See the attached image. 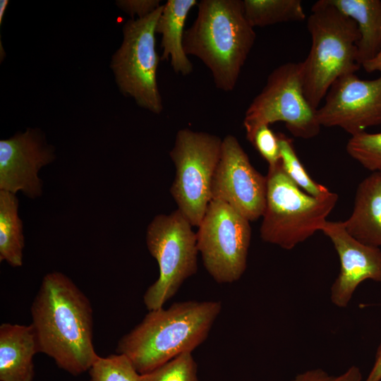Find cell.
<instances>
[{"label":"cell","mask_w":381,"mask_h":381,"mask_svg":"<svg viewBox=\"0 0 381 381\" xmlns=\"http://www.w3.org/2000/svg\"><path fill=\"white\" fill-rule=\"evenodd\" d=\"M266 194V176L253 167L237 138L226 135L212 179V200L226 202L251 222L262 216Z\"/></svg>","instance_id":"11"},{"label":"cell","mask_w":381,"mask_h":381,"mask_svg":"<svg viewBox=\"0 0 381 381\" xmlns=\"http://www.w3.org/2000/svg\"><path fill=\"white\" fill-rule=\"evenodd\" d=\"M40 353L73 375L89 371L99 356L93 344L90 300L66 274L44 276L30 308Z\"/></svg>","instance_id":"1"},{"label":"cell","mask_w":381,"mask_h":381,"mask_svg":"<svg viewBox=\"0 0 381 381\" xmlns=\"http://www.w3.org/2000/svg\"><path fill=\"white\" fill-rule=\"evenodd\" d=\"M277 135L281 166L290 179L311 195L318 196L328 191L327 188L318 183L309 176L296 153L292 140L282 133Z\"/></svg>","instance_id":"21"},{"label":"cell","mask_w":381,"mask_h":381,"mask_svg":"<svg viewBox=\"0 0 381 381\" xmlns=\"http://www.w3.org/2000/svg\"><path fill=\"white\" fill-rule=\"evenodd\" d=\"M266 179V204L260 228L263 241L291 250L321 231L338 201L336 193H307L285 174L280 162L268 167Z\"/></svg>","instance_id":"5"},{"label":"cell","mask_w":381,"mask_h":381,"mask_svg":"<svg viewBox=\"0 0 381 381\" xmlns=\"http://www.w3.org/2000/svg\"><path fill=\"white\" fill-rule=\"evenodd\" d=\"M54 159V150L37 130L0 140V190L23 192L35 198L42 195L40 169Z\"/></svg>","instance_id":"13"},{"label":"cell","mask_w":381,"mask_h":381,"mask_svg":"<svg viewBox=\"0 0 381 381\" xmlns=\"http://www.w3.org/2000/svg\"><path fill=\"white\" fill-rule=\"evenodd\" d=\"M221 309L217 301H188L149 310L120 339L116 353L126 356L140 375L150 372L200 346Z\"/></svg>","instance_id":"2"},{"label":"cell","mask_w":381,"mask_h":381,"mask_svg":"<svg viewBox=\"0 0 381 381\" xmlns=\"http://www.w3.org/2000/svg\"><path fill=\"white\" fill-rule=\"evenodd\" d=\"M321 231L332 243L340 260V271L331 286L332 303L346 307L358 286L366 279L381 284V250L351 236L343 222L326 221Z\"/></svg>","instance_id":"14"},{"label":"cell","mask_w":381,"mask_h":381,"mask_svg":"<svg viewBox=\"0 0 381 381\" xmlns=\"http://www.w3.org/2000/svg\"><path fill=\"white\" fill-rule=\"evenodd\" d=\"M255 38L242 0H201L196 18L185 30L183 48L188 56L198 58L210 70L217 88L230 92Z\"/></svg>","instance_id":"3"},{"label":"cell","mask_w":381,"mask_h":381,"mask_svg":"<svg viewBox=\"0 0 381 381\" xmlns=\"http://www.w3.org/2000/svg\"><path fill=\"white\" fill-rule=\"evenodd\" d=\"M339 11L357 24L360 39L357 43V61L373 59L381 50V1L329 0Z\"/></svg>","instance_id":"18"},{"label":"cell","mask_w":381,"mask_h":381,"mask_svg":"<svg viewBox=\"0 0 381 381\" xmlns=\"http://www.w3.org/2000/svg\"><path fill=\"white\" fill-rule=\"evenodd\" d=\"M381 173V172H380Z\"/></svg>","instance_id":"31"},{"label":"cell","mask_w":381,"mask_h":381,"mask_svg":"<svg viewBox=\"0 0 381 381\" xmlns=\"http://www.w3.org/2000/svg\"><path fill=\"white\" fill-rule=\"evenodd\" d=\"M197 0H168L162 5L156 33L162 35V60H170L173 71L186 76L193 71V64L183 48L184 26L190 10Z\"/></svg>","instance_id":"17"},{"label":"cell","mask_w":381,"mask_h":381,"mask_svg":"<svg viewBox=\"0 0 381 381\" xmlns=\"http://www.w3.org/2000/svg\"><path fill=\"white\" fill-rule=\"evenodd\" d=\"M361 66L368 73L378 71L381 73V50L373 59L365 62Z\"/></svg>","instance_id":"29"},{"label":"cell","mask_w":381,"mask_h":381,"mask_svg":"<svg viewBox=\"0 0 381 381\" xmlns=\"http://www.w3.org/2000/svg\"><path fill=\"white\" fill-rule=\"evenodd\" d=\"M343 222L347 232L356 240L381 247L380 172H373L359 183L351 214Z\"/></svg>","instance_id":"16"},{"label":"cell","mask_w":381,"mask_h":381,"mask_svg":"<svg viewBox=\"0 0 381 381\" xmlns=\"http://www.w3.org/2000/svg\"><path fill=\"white\" fill-rule=\"evenodd\" d=\"M116 4L131 17L137 15L138 18L145 17L161 6L159 0L117 1Z\"/></svg>","instance_id":"27"},{"label":"cell","mask_w":381,"mask_h":381,"mask_svg":"<svg viewBox=\"0 0 381 381\" xmlns=\"http://www.w3.org/2000/svg\"><path fill=\"white\" fill-rule=\"evenodd\" d=\"M162 5L145 17L125 23L123 42L111 62L121 93L157 114L164 109L157 81L159 59L155 47L156 25Z\"/></svg>","instance_id":"9"},{"label":"cell","mask_w":381,"mask_h":381,"mask_svg":"<svg viewBox=\"0 0 381 381\" xmlns=\"http://www.w3.org/2000/svg\"><path fill=\"white\" fill-rule=\"evenodd\" d=\"M248 140L268 163L269 167L274 166L280 162L278 135L269 125L259 126Z\"/></svg>","instance_id":"25"},{"label":"cell","mask_w":381,"mask_h":381,"mask_svg":"<svg viewBox=\"0 0 381 381\" xmlns=\"http://www.w3.org/2000/svg\"><path fill=\"white\" fill-rule=\"evenodd\" d=\"M8 0H1L0 1V25L2 23L6 8L8 4Z\"/></svg>","instance_id":"30"},{"label":"cell","mask_w":381,"mask_h":381,"mask_svg":"<svg viewBox=\"0 0 381 381\" xmlns=\"http://www.w3.org/2000/svg\"><path fill=\"white\" fill-rule=\"evenodd\" d=\"M348 154L365 169L381 172V132H363L351 136L346 144Z\"/></svg>","instance_id":"23"},{"label":"cell","mask_w":381,"mask_h":381,"mask_svg":"<svg viewBox=\"0 0 381 381\" xmlns=\"http://www.w3.org/2000/svg\"><path fill=\"white\" fill-rule=\"evenodd\" d=\"M89 381H140V374L124 355L99 356L89 370Z\"/></svg>","instance_id":"22"},{"label":"cell","mask_w":381,"mask_h":381,"mask_svg":"<svg viewBox=\"0 0 381 381\" xmlns=\"http://www.w3.org/2000/svg\"><path fill=\"white\" fill-rule=\"evenodd\" d=\"M307 28L312 44L306 59L301 62L303 89L308 103L317 110L337 79L360 68L357 61L360 34L356 22L329 0H319L313 5Z\"/></svg>","instance_id":"4"},{"label":"cell","mask_w":381,"mask_h":381,"mask_svg":"<svg viewBox=\"0 0 381 381\" xmlns=\"http://www.w3.org/2000/svg\"><path fill=\"white\" fill-rule=\"evenodd\" d=\"M40 353L32 325H0V381H33V358Z\"/></svg>","instance_id":"15"},{"label":"cell","mask_w":381,"mask_h":381,"mask_svg":"<svg viewBox=\"0 0 381 381\" xmlns=\"http://www.w3.org/2000/svg\"><path fill=\"white\" fill-rule=\"evenodd\" d=\"M140 381H199L192 352L183 353L159 367L140 375Z\"/></svg>","instance_id":"24"},{"label":"cell","mask_w":381,"mask_h":381,"mask_svg":"<svg viewBox=\"0 0 381 381\" xmlns=\"http://www.w3.org/2000/svg\"><path fill=\"white\" fill-rule=\"evenodd\" d=\"M16 194L0 190V261L12 267L23 265L24 237Z\"/></svg>","instance_id":"19"},{"label":"cell","mask_w":381,"mask_h":381,"mask_svg":"<svg viewBox=\"0 0 381 381\" xmlns=\"http://www.w3.org/2000/svg\"><path fill=\"white\" fill-rule=\"evenodd\" d=\"M284 122L295 137L310 139L320 131L316 114L306 99L300 63L274 69L262 91L247 108L243 119L247 139L262 125Z\"/></svg>","instance_id":"8"},{"label":"cell","mask_w":381,"mask_h":381,"mask_svg":"<svg viewBox=\"0 0 381 381\" xmlns=\"http://www.w3.org/2000/svg\"><path fill=\"white\" fill-rule=\"evenodd\" d=\"M198 227L197 246L209 274L219 284L238 280L247 267L250 221L226 202L212 200Z\"/></svg>","instance_id":"10"},{"label":"cell","mask_w":381,"mask_h":381,"mask_svg":"<svg viewBox=\"0 0 381 381\" xmlns=\"http://www.w3.org/2000/svg\"><path fill=\"white\" fill-rule=\"evenodd\" d=\"M316 110L321 126L339 127L351 136L381 124V75L362 80L355 73L339 77Z\"/></svg>","instance_id":"12"},{"label":"cell","mask_w":381,"mask_h":381,"mask_svg":"<svg viewBox=\"0 0 381 381\" xmlns=\"http://www.w3.org/2000/svg\"><path fill=\"white\" fill-rule=\"evenodd\" d=\"M179 210L158 214L149 224L146 243L159 266V277L146 290L143 302L148 310L162 308L182 284L198 270L196 234Z\"/></svg>","instance_id":"6"},{"label":"cell","mask_w":381,"mask_h":381,"mask_svg":"<svg viewBox=\"0 0 381 381\" xmlns=\"http://www.w3.org/2000/svg\"><path fill=\"white\" fill-rule=\"evenodd\" d=\"M243 6L245 16L253 28L300 22L306 18L300 0H243Z\"/></svg>","instance_id":"20"},{"label":"cell","mask_w":381,"mask_h":381,"mask_svg":"<svg viewBox=\"0 0 381 381\" xmlns=\"http://www.w3.org/2000/svg\"><path fill=\"white\" fill-rule=\"evenodd\" d=\"M362 373L357 366L353 365L339 375H330L320 368L309 370L298 374L290 381H361Z\"/></svg>","instance_id":"26"},{"label":"cell","mask_w":381,"mask_h":381,"mask_svg":"<svg viewBox=\"0 0 381 381\" xmlns=\"http://www.w3.org/2000/svg\"><path fill=\"white\" fill-rule=\"evenodd\" d=\"M365 381H381V344L377 348L372 369Z\"/></svg>","instance_id":"28"},{"label":"cell","mask_w":381,"mask_h":381,"mask_svg":"<svg viewBox=\"0 0 381 381\" xmlns=\"http://www.w3.org/2000/svg\"><path fill=\"white\" fill-rule=\"evenodd\" d=\"M222 139L206 132L179 130L169 156L176 168L170 188L179 210L193 226H198L210 201L211 186Z\"/></svg>","instance_id":"7"}]
</instances>
